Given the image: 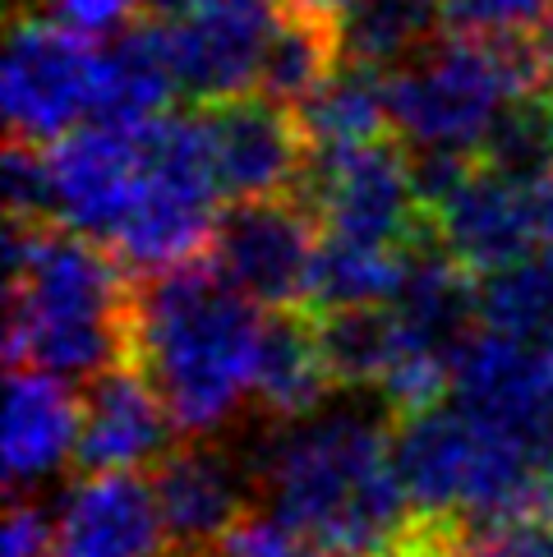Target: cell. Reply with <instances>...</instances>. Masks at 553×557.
Wrapping results in <instances>:
<instances>
[{"instance_id": "cell-1", "label": "cell", "mask_w": 553, "mask_h": 557, "mask_svg": "<svg viewBox=\"0 0 553 557\" xmlns=\"http://www.w3.org/2000/svg\"><path fill=\"white\" fill-rule=\"evenodd\" d=\"M323 406L309 420L268 424L241 451L268 511L323 557H402L415 516L392 470V414L383 401Z\"/></svg>"}, {"instance_id": "cell-2", "label": "cell", "mask_w": 553, "mask_h": 557, "mask_svg": "<svg viewBox=\"0 0 553 557\" xmlns=\"http://www.w3.org/2000/svg\"><path fill=\"white\" fill-rule=\"evenodd\" d=\"M263 318L212 263L134 276L130 369L157 392L175 433L226 429L254 396V355Z\"/></svg>"}, {"instance_id": "cell-3", "label": "cell", "mask_w": 553, "mask_h": 557, "mask_svg": "<svg viewBox=\"0 0 553 557\" xmlns=\"http://www.w3.org/2000/svg\"><path fill=\"white\" fill-rule=\"evenodd\" d=\"M134 272L88 235L42 226L5 282V360L56 383H93L130 360Z\"/></svg>"}, {"instance_id": "cell-4", "label": "cell", "mask_w": 553, "mask_h": 557, "mask_svg": "<svg viewBox=\"0 0 553 557\" xmlns=\"http://www.w3.org/2000/svg\"><path fill=\"white\" fill-rule=\"evenodd\" d=\"M512 102L493 42L470 37H433L402 70L388 74L392 138H406L410 152L457 148L480 152L489 125Z\"/></svg>"}, {"instance_id": "cell-5", "label": "cell", "mask_w": 553, "mask_h": 557, "mask_svg": "<svg viewBox=\"0 0 553 557\" xmlns=\"http://www.w3.org/2000/svg\"><path fill=\"white\" fill-rule=\"evenodd\" d=\"M300 203L319 222V235L365 249L402 253L433 226L410 181V152L397 138L351 152H309Z\"/></svg>"}, {"instance_id": "cell-6", "label": "cell", "mask_w": 553, "mask_h": 557, "mask_svg": "<svg viewBox=\"0 0 553 557\" xmlns=\"http://www.w3.org/2000/svg\"><path fill=\"white\" fill-rule=\"evenodd\" d=\"M97 97V42L56 28L37 14H10L0 107L10 144L56 148L93 121Z\"/></svg>"}, {"instance_id": "cell-7", "label": "cell", "mask_w": 553, "mask_h": 557, "mask_svg": "<svg viewBox=\"0 0 553 557\" xmlns=\"http://www.w3.org/2000/svg\"><path fill=\"white\" fill-rule=\"evenodd\" d=\"M314 216L300 198H263V203H226L212 226V268L245 295L249 305L300 309L309 263L319 249Z\"/></svg>"}, {"instance_id": "cell-8", "label": "cell", "mask_w": 553, "mask_h": 557, "mask_svg": "<svg viewBox=\"0 0 553 557\" xmlns=\"http://www.w3.org/2000/svg\"><path fill=\"white\" fill-rule=\"evenodd\" d=\"M480 456L484 433L452 396L392 424V470H397L415 525L462 530Z\"/></svg>"}, {"instance_id": "cell-9", "label": "cell", "mask_w": 553, "mask_h": 557, "mask_svg": "<svg viewBox=\"0 0 553 557\" xmlns=\"http://www.w3.org/2000/svg\"><path fill=\"white\" fill-rule=\"evenodd\" d=\"M217 189L231 203H263V198H295L305 181L309 144L291 107L268 102L263 92L204 111Z\"/></svg>"}, {"instance_id": "cell-10", "label": "cell", "mask_w": 553, "mask_h": 557, "mask_svg": "<svg viewBox=\"0 0 553 557\" xmlns=\"http://www.w3.org/2000/svg\"><path fill=\"white\" fill-rule=\"evenodd\" d=\"M276 5L268 0H212L185 24L167 28L175 92H185L194 111L249 97L263 74L268 37Z\"/></svg>"}, {"instance_id": "cell-11", "label": "cell", "mask_w": 553, "mask_h": 557, "mask_svg": "<svg viewBox=\"0 0 553 557\" xmlns=\"http://www.w3.org/2000/svg\"><path fill=\"white\" fill-rule=\"evenodd\" d=\"M47 162L56 189V226L111 249L138 203V185H144L138 129L84 125L47 148Z\"/></svg>"}, {"instance_id": "cell-12", "label": "cell", "mask_w": 553, "mask_h": 557, "mask_svg": "<svg viewBox=\"0 0 553 557\" xmlns=\"http://www.w3.org/2000/svg\"><path fill=\"white\" fill-rule=\"evenodd\" d=\"M152 497L167 540L181 548H222L226 534L249 516L254 474L241 451L217 443H185L152 466Z\"/></svg>"}, {"instance_id": "cell-13", "label": "cell", "mask_w": 553, "mask_h": 557, "mask_svg": "<svg viewBox=\"0 0 553 557\" xmlns=\"http://www.w3.org/2000/svg\"><path fill=\"white\" fill-rule=\"evenodd\" d=\"M78 466L88 474H138V466H162L175 451L167 406L130 364L93 377L78 396Z\"/></svg>"}, {"instance_id": "cell-14", "label": "cell", "mask_w": 553, "mask_h": 557, "mask_svg": "<svg viewBox=\"0 0 553 557\" xmlns=\"http://www.w3.org/2000/svg\"><path fill=\"white\" fill-rule=\"evenodd\" d=\"M433 235L476 282H484V276L540 253L536 189H521L476 166L457 198L433 216Z\"/></svg>"}, {"instance_id": "cell-15", "label": "cell", "mask_w": 553, "mask_h": 557, "mask_svg": "<svg viewBox=\"0 0 553 557\" xmlns=\"http://www.w3.org/2000/svg\"><path fill=\"white\" fill-rule=\"evenodd\" d=\"M162 540L152 484L138 474H88L56 507V557H157Z\"/></svg>"}, {"instance_id": "cell-16", "label": "cell", "mask_w": 553, "mask_h": 557, "mask_svg": "<svg viewBox=\"0 0 553 557\" xmlns=\"http://www.w3.org/2000/svg\"><path fill=\"white\" fill-rule=\"evenodd\" d=\"M78 429L84 410L78 396L47 373L10 369L5 387V484L19 497L24 488H42L78 461Z\"/></svg>"}, {"instance_id": "cell-17", "label": "cell", "mask_w": 553, "mask_h": 557, "mask_svg": "<svg viewBox=\"0 0 553 557\" xmlns=\"http://www.w3.org/2000/svg\"><path fill=\"white\" fill-rule=\"evenodd\" d=\"M171 92H175V70H171L167 28L134 18L130 28L97 42V97L88 125L144 129L157 115H167Z\"/></svg>"}, {"instance_id": "cell-18", "label": "cell", "mask_w": 553, "mask_h": 557, "mask_svg": "<svg viewBox=\"0 0 553 557\" xmlns=\"http://www.w3.org/2000/svg\"><path fill=\"white\" fill-rule=\"evenodd\" d=\"M332 377L319 350V327L305 309H276L263 318L254 355V401L268 424L309 420L328 406Z\"/></svg>"}, {"instance_id": "cell-19", "label": "cell", "mask_w": 553, "mask_h": 557, "mask_svg": "<svg viewBox=\"0 0 553 557\" xmlns=\"http://www.w3.org/2000/svg\"><path fill=\"white\" fill-rule=\"evenodd\" d=\"M346 65L337 5H276L259 92L276 107H305Z\"/></svg>"}, {"instance_id": "cell-20", "label": "cell", "mask_w": 553, "mask_h": 557, "mask_svg": "<svg viewBox=\"0 0 553 557\" xmlns=\"http://www.w3.org/2000/svg\"><path fill=\"white\" fill-rule=\"evenodd\" d=\"M295 121H300L309 152H351L383 144L392 138L388 70L342 65L305 107H295Z\"/></svg>"}, {"instance_id": "cell-21", "label": "cell", "mask_w": 553, "mask_h": 557, "mask_svg": "<svg viewBox=\"0 0 553 557\" xmlns=\"http://www.w3.org/2000/svg\"><path fill=\"white\" fill-rule=\"evenodd\" d=\"M346 65L402 70L443 28L439 0H337Z\"/></svg>"}, {"instance_id": "cell-22", "label": "cell", "mask_w": 553, "mask_h": 557, "mask_svg": "<svg viewBox=\"0 0 553 557\" xmlns=\"http://www.w3.org/2000/svg\"><path fill=\"white\" fill-rule=\"evenodd\" d=\"M319 327V350L328 377L337 392H369L383 387L392 364H397L402 336H397V318L388 305H369V309H342V313H309Z\"/></svg>"}, {"instance_id": "cell-23", "label": "cell", "mask_w": 553, "mask_h": 557, "mask_svg": "<svg viewBox=\"0 0 553 557\" xmlns=\"http://www.w3.org/2000/svg\"><path fill=\"white\" fill-rule=\"evenodd\" d=\"M402 253H383V249H365V245L319 235L300 309L305 313H342V309L392 305L397 282H402Z\"/></svg>"}, {"instance_id": "cell-24", "label": "cell", "mask_w": 553, "mask_h": 557, "mask_svg": "<svg viewBox=\"0 0 553 557\" xmlns=\"http://www.w3.org/2000/svg\"><path fill=\"white\" fill-rule=\"evenodd\" d=\"M480 327L507 342H553V253L540 249L484 276Z\"/></svg>"}, {"instance_id": "cell-25", "label": "cell", "mask_w": 553, "mask_h": 557, "mask_svg": "<svg viewBox=\"0 0 553 557\" xmlns=\"http://www.w3.org/2000/svg\"><path fill=\"white\" fill-rule=\"evenodd\" d=\"M476 157L484 171L521 189H540L544 181H553V97L536 92L507 102Z\"/></svg>"}, {"instance_id": "cell-26", "label": "cell", "mask_w": 553, "mask_h": 557, "mask_svg": "<svg viewBox=\"0 0 553 557\" xmlns=\"http://www.w3.org/2000/svg\"><path fill=\"white\" fill-rule=\"evenodd\" d=\"M443 33L493 42V37H540L553 0H439Z\"/></svg>"}, {"instance_id": "cell-27", "label": "cell", "mask_w": 553, "mask_h": 557, "mask_svg": "<svg viewBox=\"0 0 553 557\" xmlns=\"http://www.w3.org/2000/svg\"><path fill=\"white\" fill-rule=\"evenodd\" d=\"M5 208L19 222H42L56 226V189H51V162L47 148H28V144H5Z\"/></svg>"}, {"instance_id": "cell-28", "label": "cell", "mask_w": 553, "mask_h": 557, "mask_svg": "<svg viewBox=\"0 0 553 557\" xmlns=\"http://www.w3.org/2000/svg\"><path fill=\"white\" fill-rule=\"evenodd\" d=\"M14 14H37L84 42H107L134 24V0H14Z\"/></svg>"}, {"instance_id": "cell-29", "label": "cell", "mask_w": 553, "mask_h": 557, "mask_svg": "<svg viewBox=\"0 0 553 557\" xmlns=\"http://www.w3.org/2000/svg\"><path fill=\"white\" fill-rule=\"evenodd\" d=\"M217 557H323L305 534H295L282 525L272 511H249L241 525L226 534V544L217 548Z\"/></svg>"}, {"instance_id": "cell-30", "label": "cell", "mask_w": 553, "mask_h": 557, "mask_svg": "<svg viewBox=\"0 0 553 557\" xmlns=\"http://www.w3.org/2000/svg\"><path fill=\"white\" fill-rule=\"evenodd\" d=\"M0 557H56V511L10 497V516L0 530Z\"/></svg>"}, {"instance_id": "cell-31", "label": "cell", "mask_w": 553, "mask_h": 557, "mask_svg": "<svg viewBox=\"0 0 553 557\" xmlns=\"http://www.w3.org/2000/svg\"><path fill=\"white\" fill-rule=\"evenodd\" d=\"M489 548L493 557H553V511L526 516V521L499 530Z\"/></svg>"}, {"instance_id": "cell-32", "label": "cell", "mask_w": 553, "mask_h": 557, "mask_svg": "<svg viewBox=\"0 0 553 557\" xmlns=\"http://www.w3.org/2000/svg\"><path fill=\"white\" fill-rule=\"evenodd\" d=\"M402 557H493L489 544L470 540L462 530H429V525H415L410 544Z\"/></svg>"}, {"instance_id": "cell-33", "label": "cell", "mask_w": 553, "mask_h": 557, "mask_svg": "<svg viewBox=\"0 0 553 557\" xmlns=\"http://www.w3.org/2000/svg\"><path fill=\"white\" fill-rule=\"evenodd\" d=\"M204 5H212V0H134V18L171 28V24H185L189 14H199Z\"/></svg>"}, {"instance_id": "cell-34", "label": "cell", "mask_w": 553, "mask_h": 557, "mask_svg": "<svg viewBox=\"0 0 553 557\" xmlns=\"http://www.w3.org/2000/svg\"><path fill=\"white\" fill-rule=\"evenodd\" d=\"M536 226H540V249L553 253V181L536 189Z\"/></svg>"}, {"instance_id": "cell-35", "label": "cell", "mask_w": 553, "mask_h": 557, "mask_svg": "<svg viewBox=\"0 0 553 557\" xmlns=\"http://www.w3.org/2000/svg\"><path fill=\"white\" fill-rule=\"evenodd\" d=\"M540 51H544V92L553 97V14H549V24L540 28Z\"/></svg>"}, {"instance_id": "cell-36", "label": "cell", "mask_w": 553, "mask_h": 557, "mask_svg": "<svg viewBox=\"0 0 553 557\" xmlns=\"http://www.w3.org/2000/svg\"><path fill=\"white\" fill-rule=\"evenodd\" d=\"M157 557H217V548H181V544H171V548H162Z\"/></svg>"}, {"instance_id": "cell-37", "label": "cell", "mask_w": 553, "mask_h": 557, "mask_svg": "<svg viewBox=\"0 0 553 557\" xmlns=\"http://www.w3.org/2000/svg\"><path fill=\"white\" fill-rule=\"evenodd\" d=\"M268 5H337V0H268Z\"/></svg>"}]
</instances>
